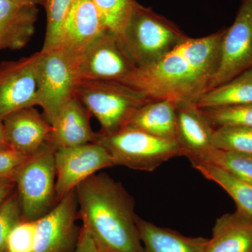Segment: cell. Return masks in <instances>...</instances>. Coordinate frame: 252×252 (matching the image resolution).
<instances>
[{
	"instance_id": "6da1fadb",
	"label": "cell",
	"mask_w": 252,
	"mask_h": 252,
	"mask_svg": "<svg viewBox=\"0 0 252 252\" xmlns=\"http://www.w3.org/2000/svg\"><path fill=\"white\" fill-rule=\"evenodd\" d=\"M225 29L189 37L156 62L136 67L122 82L153 99L195 103L209 90L216 72Z\"/></svg>"
},
{
	"instance_id": "7a4b0ae2",
	"label": "cell",
	"mask_w": 252,
	"mask_h": 252,
	"mask_svg": "<svg viewBox=\"0 0 252 252\" xmlns=\"http://www.w3.org/2000/svg\"><path fill=\"white\" fill-rule=\"evenodd\" d=\"M83 225L100 252H144L135 200L122 184L94 174L75 189Z\"/></svg>"
},
{
	"instance_id": "3957f363",
	"label": "cell",
	"mask_w": 252,
	"mask_h": 252,
	"mask_svg": "<svg viewBox=\"0 0 252 252\" xmlns=\"http://www.w3.org/2000/svg\"><path fill=\"white\" fill-rule=\"evenodd\" d=\"M119 37L137 67L161 59L189 36L170 20L139 4Z\"/></svg>"
},
{
	"instance_id": "277c9868",
	"label": "cell",
	"mask_w": 252,
	"mask_h": 252,
	"mask_svg": "<svg viewBox=\"0 0 252 252\" xmlns=\"http://www.w3.org/2000/svg\"><path fill=\"white\" fill-rule=\"evenodd\" d=\"M74 96L98 121L102 134L125 127L137 109L153 99L120 81H109L81 80Z\"/></svg>"
},
{
	"instance_id": "5b68a950",
	"label": "cell",
	"mask_w": 252,
	"mask_h": 252,
	"mask_svg": "<svg viewBox=\"0 0 252 252\" xmlns=\"http://www.w3.org/2000/svg\"><path fill=\"white\" fill-rule=\"evenodd\" d=\"M96 142L108 151L115 165L152 172L163 162L185 152L176 140L150 135L126 126L112 134L97 133Z\"/></svg>"
},
{
	"instance_id": "8992f818",
	"label": "cell",
	"mask_w": 252,
	"mask_h": 252,
	"mask_svg": "<svg viewBox=\"0 0 252 252\" xmlns=\"http://www.w3.org/2000/svg\"><path fill=\"white\" fill-rule=\"evenodd\" d=\"M55 151L48 146L28 157L15 172L13 182L23 220H37L58 203Z\"/></svg>"
},
{
	"instance_id": "52a82bcc",
	"label": "cell",
	"mask_w": 252,
	"mask_h": 252,
	"mask_svg": "<svg viewBox=\"0 0 252 252\" xmlns=\"http://www.w3.org/2000/svg\"><path fill=\"white\" fill-rule=\"evenodd\" d=\"M36 106L51 124L61 107L75 95L79 81V64L62 50L39 51L36 66Z\"/></svg>"
},
{
	"instance_id": "ba28073f",
	"label": "cell",
	"mask_w": 252,
	"mask_h": 252,
	"mask_svg": "<svg viewBox=\"0 0 252 252\" xmlns=\"http://www.w3.org/2000/svg\"><path fill=\"white\" fill-rule=\"evenodd\" d=\"M251 69L252 0H242L234 22L225 29L220 46V63L209 90Z\"/></svg>"
},
{
	"instance_id": "9c48e42d",
	"label": "cell",
	"mask_w": 252,
	"mask_h": 252,
	"mask_svg": "<svg viewBox=\"0 0 252 252\" xmlns=\"http://www.w3.org/2000/svg\"><path fill=\"white\" fill-rule=\"evenodd\" d=\"M57 202L102 169L115 166L108 151L97 142L55 151Z\"/></svg>"
},
{
	"instance_id": "30bf717a",
	"label": "cell",
	"mask_w": 252,
	"mask_h": 252,
	"mask_svg": "<svg viewBox=\"0 0 252 252\" xmlns=\"http://www.w3.org/2000/svg\"><path fill=\"white\" fill-rule=\"evenodd\" d=\"M78 200L75 189L69 192L45 215L36 220L33 252H74L80 230L76 220Z\"/></svg>"
},
{
	"instance_id": "8fae6325",
	"label": "cell",
	"mask_w": 252,
	"mask_h": 252,
	"mask_svg": "<svg viewBox=\"0 0 252 252\" xmlns=\"http://www.w3.org/2000/svg\"><path fill=\"white\" fill-rule=\"evenodd\" d=\"M135 68L119 36L105 30L84 53L79 74L81 81L122 82Z\"/></svg>"
},
{
	"instance_id": "7c38bea8",
	"label": "cell",
	"mask_w": 252,
	"mask_h": 252,
	"mask_svg": "<svg viewBox=\"0 0 252 252\" xmlns=\"http://www.w3.org/2000/svg\"><path fill=\"white\" fill-rule=\"evenodd\" d=\"M39 52L0 64V121L36 106V66Z\"/></svg>"
},
{
	"instance_id": "4fadbf2b",
	"label": "cell",
	"mask_w": 252,
	"mask_h": 252,
	"mask_svg": "<svg viewBox=\"0 0 252 252\" xmlns=\"http://www.w3.org/2000/svg\"><path fill=\"white\" fill-rule=\"evenodd\" d=\"M105 30L94 0H74L63 23L56 48L79 67L86 50Z\"/></svg>"
},
{
	"instance_id": "5bb4252c",
	"label": "cell",
	"mask_w": 252,
	"mask_h": 252,
	"mask_svg": "<svg viewBox=\"0 0 252 252\" xmlns=\"http://www.w3.org/2000/svg\"><path fill=\"white\" fill-rule=\"evenodd\" d=\"M11 149L32 156L51 145L52 126L34 107L11 113L2 121Z\"/></svg>"
},
{
	"instance_id": "9a60e30c",
	"label": "cell",
	"mask_w": 252,
	"mask_h": 252,
	"mask_svg": "<svg viewBox=\"0 0 252 252\" xmlns=\"http://www.w3.org/2000/svg\"><path fill=\"white\" fill-rule=\"evenodd\" d=\"M215 127L196 104L188 101L177 102V138L190 161L198 160L215 148Z\"/></svg>"
},
{
	"instance_id": "2e32d148",
	"label": "cell",
	"mask_w": 252,
	"mask_h": 252,
	"mask_svg": "<svg viewBox=\"0 0 252 252\" xmlns=\"http://www.w3.org/2000/svg\"><path fill=\"white\" fill-rule=\"evenodd\" d=\"M90 116L75 96L69 99L51 123V145L56 150L96 142L97 133L91 127Z\"/></svg>"
},
{
	"instance_id": "e0dca14e",
	"label": "cell",
	"mask_w": 252,
	"mask_h": 252,
	"mask_svg": "<svg viewBox=\"0 0 252 252\" xmlns=\"http://www.w3.org/2000/svg\"><path fill=\"white\" fill-rule=\"evenodd\" d=\"M36 6L0 0V50H18L27 45L35 30Z\"/></svg>"
},
{
	"instance_id": "ac0fdd59",
	"label": "cell",
	"mask_w": 252,
	"mask_h": 252,
	"mask_svg": "<svg viewBox=\"0 0 252 252\" xmlns=\"http://www.w3.org/2000/svg\"><path fill=\"white\" fill-rule=\"evenodd\" d=\"M204 252H252V217L236 210L217 219Z\"/></svg>"
},
{
	"instance_id": "d6986e66",
	"label": "cell",
	"mask_w": 252,
	"mask_h": 252,
	"mask_svg": "<svg viewBox=\"0 0 252 252\" xmlns=\"http://www.w3.org/2000/svg\"><path fill=\"white\" fill-rule=\"evenodd\" d=\"M136 225L144 252H204L209 239L187 237L169 228L157 226L136 215Z\"/></svg>"
},
{
	"instance_id": "ffe728a7",
	"label": "cell",
	"mask_w": 252,
	"mask_h": 252,
	"mask_svg": "<svg viewBox=\"0 0 252 252\" xmlns=\"http://www.w3.org/2000/svg\"><path fill=\"white\" fill-rule=\"evenodd\" d=\"M177 102L170 99H152L136 111L126 126L160 138L176 140Z\"/></svg>"
},
{
	"instance_id": "44dd1931",
	"label": "cell",
	"mask_w": 252,
	"mask_h": 252,
	"mask_svg": "<svg viewBox=\"0 0 252 252\" xmlns=\"http://www.w3.org/2000/svg\"><path fill=\"white\" fill-rule=\"evenodd\" d=\"M252 104V69L210 89L195 102L200 109Z\"/></svg>"
},
{
	"instance_id": "7402d4cb",
	"label": "cell",
	"mask_w": 252,
	"mask_h": 252,
	"mask_svg": "<svg viewBox=\"0 0 252 252\" xmlns=\"http://www.w3.org/2000/svg\"><path fill=\"white\" fill-rule=\"evenodd\" d=\"M207 180L224 189L236 204L237 210L252 217V185L232 175L221 167L206 162H190Z\"/></svg>"
},
{
	"instance_id": "603a6c76",
	"label": "cell",
	"mask_w": 252,
	"mask_h": 252,
	"mask_svg": "<svg viewBox=\"0 0 252 252\" xmlns=\"http://www.w3.org/2000/svg\"><path fill=\"white\" fill-rule=\"evenodd\" d=\"M107 31L120 36L139 3L136 0H94Z\"/></svg>"
},
{
	"instance_id": "cb8c5ba5",
	"label": "cell",
	"mask_w": 252,
	"mask_h": 252,
	"mask_svg": "<svg viewBox=\"0 0 252 252\" xmlns=\"http://www.w3.org/2000/svg\"><path fill=\"white\" fill-rule=\"evenodd\" d=\"M194 161L213 164L252 185V154L214 148L201 158Z\"/></svg>"
},
{
	"instance_id": "d4e9b609",
	"label": "cell",
	"mask_w": 252,
	"mask_h": 252,
	"mask_svg": "<svg viewBox=\"0 0 252 252\" xmlns=\"http://www.w3.org/2000/svg\"><path fill=\"white\" fill-rule=\"evenodd\" d=\"M215 148L230 152L252 154V127L225 126L215 127Z\"/></svg>"
},
{
	"instance_id": "484cf974",
	"label": "cell",
	"mask_w": 252,
	"mask_h": 252,
	"mask_svg": "<svg viewBox=\"0 0 252 252\" xmlns=\"http://www.w3.org/2000/svg\"><path fill=\"white\" fill-rule=\"evenodd\" d=\"M74 0H45L47 26L42 51L56 49L59 43L60 32L66 16Z\"/></svg>"
},
{
	"instance_id": "4316f807",
	"label": "cell",
	"mask_w": 252,
	"mask_h": 252,
	"mask_svg": "<svg viewBox=\"0 0 252 252\" xmlns=\"http://www.w3.org/2000/svg\"><path fill=\"white\" fill-rule=\"evenodd\" d=\"M214 127L240 126L252 127V104L201 109Z\"/></svg>"
},
{
	"instance_id": "83f0119b",
	"label": "cell",
	"mask_w": 252,
	"mask_h": 252,
	"mask_svg": "<svg viewBox=\"0 0 252 252\" xmlns=\"http://www.w3.org/2000/svg\"><path fill=\"white\" fill-rule=\"evenodd\" d=\"M21 220L22 215L16 191L0 206V252H6L10 233Z\"/></svg>"
},
{
	"instance_id": "f1b7e54d",
	"label": "cell",
	"mask_w": 252,
	"mask_h": 252,
	"mask_svg": "<svg viewBox=\"0 0 252 252\" xmlns=\"http://www.w3.org/2000/svg\"><path fill=\"white\" fill-rule=\"evenodd\" d=\"M36 220H21L10 233L6 252H33Z\"/></svg>"
},
{
	"instance_id": "f546056e",
	"label": "cell",
	"mask_w": 252,
	"mask_h": 252,
	"mask_svg": "<svg viewBox=\"0 0 252 252\" xmlns=\"http://www.w3.org/2000/svg\"><path fill=\"white\" fill-rule=\"evenodd\" d=\"M28 157L14 149H0V180L13 182L16 170Z\"/></svg>"
},
{
	"instance_id": "4dcf8cb0",
	"label": "cell",
	"mask_w": 252,
	"mask_h": 252,
	"mask_svg": "<svg viewBox=\"0 0 252 252\" xmlns=\"http://www.w3.org/2000/svg\"><path fill=\"white\" fill-rule=\"evenodd\" d=\"M74 252H100L89 232L83 225Z\"/></svg>"
},
{
	"instance_id": "1f68e13d",
	"label": "cell",
	"mask_w": 252,
	"mask_h": 252,
	"mask_svg": "<svg viewBox=\"0 0 252 252\" xmlns=\"http://www.w3.org/2000/svg\"><path fill=\"white\" fill-rule=\"evenodd\" d=\"M15 187L12 181L0 180V206L14 193Z\"/></svg>"
},
{
	"instance_id": "d6a6232c",
	"label": "cell",
	"mask_w": 252,
	"mask_h": 252,
	"mask_svg": "<svg viewBox=\"0 0 252 252\" xmlns=\"http://www.w3.org/2000/svg\"><path fill=\"white\" fill-rule=\"evenodd\" d=\"M16 4L24 6H36L37 5H44L45 0H11Z\"/></svg>"
},
{
	"instance_id": "836d02e7",
	"label": "cell",
	"mask_w": 252,
	"mask_h": 252,
	"mask_svg": "<svg viewBox=\"0 0 252 252\" xmlns=\"http://www.w3.org/2000/svg\"><path fill=\"white\" fill-rule=\"evenodd\" d=\"M11 149L5 136L4 125L2 121H0V149Z\"/></svg>"
}]
</instances>
